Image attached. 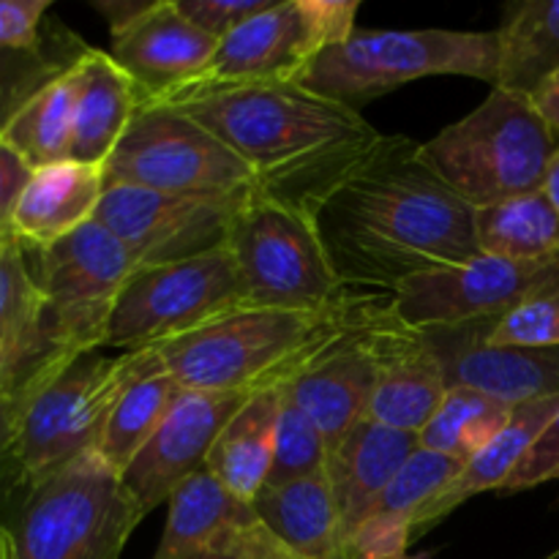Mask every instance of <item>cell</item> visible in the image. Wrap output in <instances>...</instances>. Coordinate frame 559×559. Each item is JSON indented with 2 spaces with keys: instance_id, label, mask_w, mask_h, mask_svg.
Here are the masks:
<instances>
[{
  "instance_id": "19",
  "label": "cell",
  "mask_w": 559,
  "mask_h": 559,
  "mask_svg": "<svg viewBox=\"0 0 559 559\" xmlns=\"http://www.w3.org/2000/svg\"><path fill=\"white\" fill-rule=\"evenodd\" d=\"M369 347L377 371L369 418L396 431L420 435L448 393L440 358L424 333L393 320L391 304L371 328Z\"/></svg>"
},
{
  "instance_id": "25",
  "label": "cell",
  "mask_w": 559,
  "mask_h": 559,
  "mask_svg": "<svg viewBox=\"0 0 559 559\" xmlns=\"http://www.w3.org/2000/svg\"><path fill=\"white\" fill-rule=\"evenodd\" d=\"M418 448V435L396 431L366 418L331 453L328 475L347 538Z\"/></svg>"
},
{
  "instance_id": "2",
  "label": "cell",
  "mask_w": 559,
  "mask_h": 559,
  "mask_svg": "<svg viewBox=\"0 0 559 559\" xmlns=\"http://www.w3.org/2000/svg\"><path fill=\"white\" fill-rule=\"evenodd\" d=\"M153 104L194 118L249 164L260 189L309 213L382 136L358 109L298 82H200Z\"/></svg>"
},
{
  "instance_id": "49",
  "label": "cell",
  "mask_w": 559,
  "mask_h": 559,
  "mask_svg": "<svg viewBox=\"0 0 559 559\" xmlns=\"http://www.w3.org/2000/svg\"><path fill=\"white\" fill-rule=\"evenodd\" d=\"M551 480H559V469H557V475H555V478H551Z\"/></svg>"
},
{
  "instance_id": "8",
  "label": "cell",
  "mask_w": 559,
  "mask_h": 559,
  "mask_svg": "<svg viewBox=\"0 0 559 559\" xmlns=\"http://www.w3.org/2000/svg\"><path fill=\"white\" fill-rule=\"evenodd\" d=\"M156 358V347L120 355L91 349L52 371L36 388L22 415L20 464L25 480L41 478L82 453L96 451L118 399Z\"/></svg>"
},
{
  "instance_id": "34",
  "label": "cell",
  "mask_w": 559,
  "mask_h": 559,
  "mask_svg": "<svg viewBox=\"0 0 559 559\" xmlns=\"http://www.w3.org/2000/svg\"><path fill=\"white\" fill-rule=\"evenodd\" d=\"M44 322L47 306L27 262L25 246L16 238H5L0 243V347L49 342Z\"/></svg>"
},
{
  "instance_id": "17",
  "label": "cell",
  "mask_w": 559,
  "mask_h": 559,
  "mask_svg": "<svg viewBox=\"0 0 559 559\" xmlns=\"http://www.w3.org/2000/svg\"><path fill=\"white\" fill-rule=\"evenodd\" d=\"M491 322L420 331L440 358L448 388H473L511 407L559 396V347H491Z\"/></svg>"
},
{
  "instance_id": "28",
  "label": "cell",
  "mask_w": 559,
  "mask_h": 559,
  "mask_svg": "<svg viewBox=\"0 0 559 559\" xmlns=\"http://www.w3.org/2000/svg\"><path fill=\"white\" fill-rule=\"evenodd\" d=\"M500 36V91L533 96L559 71V0H524L508 9Z\"/></svg>"
},
{
  "instance_id": "31",
  "label": "cell",
  "mask_w": 559,
  "mask_h": 559,
  "mask_svg": "<svg viewBox=\"0 0 559 559\" xmlns=\"http://www.w3.org/2000/svg\"><path fill=\"white\" fill-rule=\"evenodd\" d=\"M511 404L497 402L473 388H448L435 418L418 435V445L467 464L500 435L511 418Z\"/></svg>"
},
{
  "instance_id": "35",
  "label": "cell",
  "mask_w": 559,
  "mask_h": 559,
  "mask_svg": "<svg viewBox=\"0 0 559 559\" xmlns=\"http://www.w3.org/2000/svg\"><path fill=\"white\" fill-rule=\"evenodd\" d=\"M328 469V445L309 415L289 399L282 385V413L276 424V445L265 486H284Z\"/></svg>"
},
{
  "instance_id": "22",
  "label": "cell",
  "mask_w": 559,
  "mask_h": 559,
  "mask_svg": "<svg viewBox=\"0 0 559 559\" xmlns=\"http://www.w3.org/2000/svg\"><path fill=\"white\" fill-rule=\"evenodd\" d=\"M104 189L102 167L71 158L33 169L11 218V235L27 249H47L96 218Z\"/></svg>"
},
{
  "instance_id": "5",
  "label": "cell",
  "mask_w": 559,
  "mask_h": 559,
  "mask_svg": "<svg viewBox=\"0 0 559 559\" xmlns=\"http://www.w3.org/2000/svg\"><path fill=\"white\" fill-rule=\"evenodd\" d=\"M557 147L555 134L527 96L491 87L467 118L426 142L424 158L478 211L544 189Z\"/></svg>"
},
{
  "instance_id": "27",
  "label": "cell",
  "mask_w": 559,
  "mask_h": 559,
  "mask_svg": "<svg viewBox=\"0 0 559 559\" xmlns=\"http://www.w3.org/2000/svg\"><path fill=\"white\" fill-rule=\"evenodd\" d=\"M278 413L282 385L251 393L243 407L227 420L207 456V469L238 500L254 502V497L265 489L276 445Z\"/></svg>"
},
{
  "instance_id": "14",
  "label": "cell",
  "mask_w": 559,
  "mask_h": 559,
  "mask_svg": "<svg viewBox=\"0 0 559 559\" xmlns=\"http://www.w3.org/2000/svg\"><path fill=\"white\" fill-rule=\"evenodd\" d=\"M243 197L162 194L134 186H109L98 202L96 222L129 249L136 265H167L227 249L229 227Z\"/></svg>"
},
{
  "instance_id": "45",
  "label": "cell",
  "mask_w": 559,
  "mask_h": 559,
  "mask_svg": "<svg viewBox=\"0 0 559 559\" xmlns=\"http://www.w3.org/2000/svg\"><path fill=\"white\" fill-rule=\"evenodd\" d=\"M544 194L549 197L551 205L557 207L559 213V147L555 153V158H551L549 169H546V178H544Z\"/></svg>"
},
{
  "instance_id": "3",
  "label": "cell",
  "mask_w": 559,
  "mask_h": 559,
  "mask_svg": "<svg viewBox=\"0 0 559 559\" xmlns=\"http://www.w3.org/2000/svg\"><path fill=\"white\" fill-rule=\"evenodd\" d=\"M380 300L353 293L317 311L240 306L156 349L186 391L251 396L284 385L322 349L371 325L388 306H377Z\"/></svg>"
},
{
  "instance_id": "18",
  "label": "cell",
  "mask_w": 559,
  "mask_h": 559,
  "mask_svg": "<svg viewBox=\"0 0 559 559\" xmlns=\"http://www.w3.org/2000/svg\"><path fill=\"white\" fill-rule=\"evenodd\" d=\"M216 47V38L191 25L175 0H153L145 14L112 33L109 55L136 85L140 104H153L200 82Z\"/></svg>"
},
{
  "instance_id": "11",
  "label": "cell",
  "mask_w": 559,
  "mask_h": 559,
  "mask_svg": "<svg viewBox=\"0 0 559 559\" xmlns=\"http://www.w3.org/2000/svg\"><path fill=\"white\" fill-rule=\"evenodd\" d=\"M25 251L47 306L49 342L74 355L104 349L115 304L140 267L129 249L93 218L47 249Z\"/></svg>"
},
{
  "instance_id": "23",
  "label": "cell",
  "mask_w": 559,
  "mask_h": 559,
  "mask_svg": "<svg viewBox=\"0 0 559 559\" xmlns=\"http://www.w3.org/2000/svg\"><path fill=\"white\" fill-rule=\"evenodd\" d=\"M140 93L112 55L87 47L74 63V142L71 162L102 167L123 140Z\"/></svg>"
},
{
  "instance_id": "38",
  "label": "cell",
  "mask_w": 559,
  "mask_h": 559,
  "mask_svg": "<svg viewBox=\"0 0 559 559\" xmlns=\"http://www.w3.org/2000/svg\"><path fill=\"white\" fill-rule=\"evenodd\" d=\"M38 385L14 393V396L0 399V516H3L5 508L11 506L16 491L25 484V473H22L20 464V424L27 402H31Z\"/></svg>"
},
{
  "instance_id": "7",
  "label": "cell",
  "mask_w": 559,
  "mask_h": 559,
  "mask_svg": "<svg viewBox=\"0 0 559 559\" xmlns=\"http://www.w3.org/2000/svg\"><path fill=\"white\" fill-rule=\"evenodd\" d=\"M227 249L243 276L249 306L317 311L344 300L314 216L257 186L243 197Z\"/></svg>"
},
{
  "instance_id": "33",
  "label": "cell",
  "mask_w": 559,
  "mask_h": 559,
  "mask_svg": "<svg viewBox=\"0 0 559 559\" xmlns=\"http://www.w3.org/2000/svg\"><path fill=\"white\" fill-rule=\"evenodd\" d=\"M85 44L69 31L44 25L41 38L25 49H0V136L36 93L71 69Z\"/></svg>"
},
{
  "instance_id": "39",
  "label": "cell",
  "mask_w": 559,
  "mask_h": 559,
  "mask_svg": "<svg viewBox=\"0 0 559 559\" xmlns=\"http://www.w3.org/2000/svg\"><path fill=\"white\" fill-rule=\"evenodd\" d=\"M273 3L276 0H175L180 14L216 41L227 38L229 33L271 9Z\"/></svg>"
},
{
  "instance_id": "44",
  "label": "cell",
  "mask_w": 559,
  "mask_h": 559,
  "mask_svg": "<svg viewBox=\"0 0 559 559\" xmlns=\"http://www.w3.org/2000/svg\"><path fill=\"white\" fill-rule=\"evenodd\" d=\"M151 3L153 0H147V3H131V0H98L96 9L107 16L109 33H118L123 31L126 25H131L136 16L145 14V11L151 9Z\"/></svg>"
},
{
  "instance_id": "46",
  "label": "cell",
  "mask_w": 559,
  "mask_h": 559,
  "mask_svg": "<svg viewBox=\"0 0 559 559\" xmlns=\"http://www.w3.org/2000/svg\"><path fill=\"white\" fill-rule=\"evenodd\" d=\"M0 559H14V557H11V540H9V533H5L3 524H0Z\"/></svg>"
},
{
  "instance_id": "47",
  "label": "cell",
  "mask_w": 559,
  "mask_h": 559,
  "mask_svg": "<svg viewBox=\"0 0 559 559\" xmlns=\"http://www.w3.org/2000/svg\"><path fill=\"white\" fill-rule=\"evenodd\" d=\"M407 559H431V555H415V557H407Z\"/></svg>"
},
{
  "instance_id": "20",
  "label": "cell",
  "mask_w": 559,
  "mask_h": 559,
  "mask_svg": "<svg viewBox=\"0 0 559 559\" xmlns=\"http://www.w3.org/2000/svg\"><path fill=\"white\" fill-rule=\"evenodd\" d=\"M374 322L338 338L314 360H309L293 380L284 382L289 399L320 429L328 445V459L360 420L369 418L377 377L374 355L369 347V333Z\"/></svg>"
},
{
  "instance_id": "10",
  "label": "cell",
  "mask_w": 559,
  "mask_h": 559,
  "mask_svg": "<svg viewBox=\"0 0 559 559\" xmlns=\"http://www.w3.org/2000/svg\"><path fill=\"white\" fill-rule=\"evenodd\" d=\"M240 306H249V293L229 249L167 265H142L115 304L104 349L162 347Z\"/></svg>"
},
{
  "instance_id": "37",
  "label": "cell",
  "mask_w": 559,
  "mask_h": 559,
  "mask_svg": "<svg viewBox=\"0 0 559 559\" xmlns=\"http://www.w3.org/2000/svg\"><path fill=\"white\" fill-rule=\"evenodd\" d=\"M69 358H74V353H66L49 342L0 347V399L38 385Z\"/></svg>"
},
{
  "instance_id": "41",
  "label": "cell",
  "mask_w": 559,
  "mask_h": 559,
  "mask_svg": "<svg viewBox=\"0 0 559 559\" xmlns=\"http://www.w3.org/2000/svg\"><path fill=\"white\" fill-rule=\"evenodd\" d=\"M49 0H0V49H25L41 38Z\"/></svg>"
},
{
  "instance_id": "36",
  "label": "cell",
  "mask_w": 559,
  "mask_h": 559,
  "mask_svg": "<svg viewBox=\"0 0 559 559\" xmlns=\"http://www.w3.org/2000/svg\"><path fill=\"white\" fill-rule=\"evenodd\" d=\"M486 342L491 347H559V289L535 295L491 322Z\"/></svg>"
},
{
  "instance_id": "4",
  "label": "cell",
  "mask_w": 559,
  "mask_h": 559,
  "mask_svg": "<svg viewBox=\"0 0 559 559\" xmlns=\"http://www.w3.org/2000/svg\"><path fill=\"white\" fill-rule=\"evenodd\" d=\"M145 519L98 451L22 484L0 516L14 559H120Z\"/></svg>"
},
{
  "instance_id": "48",
  "label": "cell",
  "mask_w": 559,
  "mask_h": 559,
  "mask_svg": "<svg viewBox=\"0 0 559 559\" xmlns=\"http://www.w3.org/2000/svg\"><path fill=\"white\" fill-rule=\"evenodd\" d=\"M546 559H559V549L555 551V555H549V557H546Z\"/></svg>"
},
{
  "instance_id": "24",
  "label": "cell",
  "mask_w": 559,
  "mask_h": 559,
  "mask_svg": "<svg viewBox=\"0 0 559 559\" xmlns=\"http://www.w3.org/2000/svg\"><path fill=\"white\" fill-rule=\"evenodd\" d=\"M559 413V396L538 399V402L516 404L511 409V418L502 426L500 435L484 448V451L475 453L467 464L462 467V473L429 502V506L420 511L418 522H415V538L426 535L429 530H435L442 519L451 516L456 508H462L464 502L473 500L475 495H484V491H497L500 495L502 486L508 484V478L513 475V469L524 462L533 445L538 442V437L549 429L551 420Z\"/></svg>"
},
{
  "instance_id": "15",
  "label": "cell",
  "mask_w": 559,
  "mask_h": 559,
  "mask_svg": "<svg viewBox=\"0 0 559 559\" xmlns=\"http://www.w3.org/2000/svg\"><path fill=\"white\" fill-rule=\"evenodd\" d=\"M153 559H300L271 533L254 506L229 495L211 469L191 475L167 502Z\"/></svg>"
},
{
  "instance_id": "30",
  "label": "cell",
  "mask_w": 559,
  "mask_h": 559,
  "mask_svg": "<svg viewBox=\"0 0 559 559\" xmlns=\"http://www.w3.org/2000/svg\"><path fill=\"white\" fill-rule=\"evenodd\" d=\"M180 393V385L164 366L162 355L147 371H142L123 396L115 404L107 426L102 431L96 451L112 464L118 473H123L136 453L145 448V442L156 435L162 426L164 415L173 407L175 396Z\"/></svg>"
},
{
  "instance_id": "6",
  "label": "cell",
  "mask_w": 559,
  "mask_h": 559,
  "mask_svg": "<svg viewBox=\"0 0 559 559\" xmlns=\"http://www.w3.org/2000/svg\"><path fill=\"white\" fill-rule=\"evenodd\" d=\"M475 76L497 85L500 36L497 31H358L328 47L300 85L358 109L360 102L424 80Z\"/></svg>"
},
{
  "instance_id": "42",
  "label": "cell",
  "mask_w": 559,
  "mask_h": 559,
  "mask_svg": "<svg viewBox=\"0 0 559 559\" xmlns=\"http://www.w3.org/2000/svg\"><path fill=\"white\" fill-rule=\"evenodd\" d=\"M31 164L0 136V238H14L11 235V218H14L22 191L31 183Z\"/></svg>"
},
{
  "instance_id": "13",
  "label": "cell",
  "mask_w": 559,
  "mask_h": 559,
  "mask_svg": "<svg viewBox=\"0 0 559 559\" xmlns=\"http://www.w3.org/2000/svg\"><path fill=\"white\" fill-rule=\"evenodd\" d=\"M559 289V257L508 262L478 254L462 265L437 267L404 282L388 298L393 320L409 331L500 320L535 295Z\"/></svg>"
},
{
  "instance_id": "26",
  "label": "cell",
  "mask_w": 559,
  "mask_h": 559,
  "mask_svg": "<svg viewBox=\"0 0 559 559\" xmlns=\"http://www.w3.org/2000/svg\"><path fill=\"white\" fill-rule=\"evenodd\" d=\"M251 506L271 533L300 559H349L347 530L328 469L293 484L265 486Z\"/></svg>"
},
{
  "instance_id": "1",
  "label": "cell",
  "mask_w": 559,
  "mask_h": 559,
  "mask_svg": "<svg viewBox=\"0 0 559 559\" xmlns=\"http://www.w3.org/2000/svg\"><path fill=\"white\" fill-rule=\"evenodd\" d=\"M311 216L347 293L391 298L418 273L480 254L475 207L409 136L382 134Z\"/></svg>"
},
{
  "instance_id": "43",
  "label": "cell",
  "mask_w": 559,
  "mask_h": 559,
  "mask_svg": "<svg viewBox=\"0 0 559 559\" xmlns=\"http://www.w3.org/2000/svg\"><path fill=\"white\" fill-rule=\"evenodd\" d=\"M530 102H533V107L538 109V115L546 120V126L559 142V71L530 96Z\"/></svg>"
},
{
  "instance_id": "40",
  "label": "cell",
  "mask_w": 559,
  "mask_h": 559,
  "mask_svg": "<svg viewBox=\"0 0 559 559\" xmlns=\"http://www.w3.org/2000/svg\"><path fill=\"white\" fill-rule=\"evenodd\" d=\"M559 469V413L551 420L549 429L538 437L533 451L524 456V462L513 469L508 484L502 486L500 495H519V491L535 489L540 484H549Z\"/></svg>"
},
{
  "instance_id": "50",
  "label": "cell",
  "mask_w": 559,
  "mask_h": 559,
  "mask_svg": "<svg viewBox=\"0 0 559 559\" xmlns=\"http://www.w3.org/2000/svg\"><path fill=\"white\" fill-rule=\"evenodd\" d=\"M3 240H5V238H0V243H3Z\"/></svg>"
},
{
  "instance_id": "16",
  "label": "cell",
  "mask_w": 559,
  "mask_h": 559,
  "mask_svg": "<svg viewBox=\"0 0 559 559\" xmlns=\"http://www.w3.org/2000/svg\"><path fill=\"white\" fill-rule=\"evenodd\" d=\"M246 399H249L246 393H211L180 388L156 435L120 473L126 489L140 502L145 516L158 506H167L169 497L191 475L207 467V456H211L218 435L227 420L243 407Z\"/></svg>"
},
{
  "instance_id": "21",
  "label": "cell",
  "mask_w": 559,
  "mask_h": 559,
  "mask_svg": "<svg viewBox=\"0 0 559 559\" xmlns=\"http://www.w3.org/2000/svg\"><path fill=\"white\" fill-rule=\"evenodd\" d=\"M464 464L418 448L347 538L349 559H407L420 511L462 473Z\"/></svg>"
},
{
  "instance_id": "32",
  "label": "cell",
  "mask_w": 559,
  "mask_h": 559,
  "mask_svg": "<svg viewBox=\"0 0 559 559\" xmlns=\"http://www.w3.org/2000/svg\"><path fill=\"white\" fill-rule=\"evenodd\" d=\"M3 140L33 169L69 162L74 142V66L25 104Z\"/></svg>"
},
{
  "instance_id": "9",
  "label": "cell",
  "mask_w": 559,
  "mask_h": 559,
  "mask_svg": "<svg viewBox=\"0 0 559 559\" xmlns=\"http://www.w3.org/2000/svg\"><path fill=\"white\" fill-rule=\"evenodd\" d=\"M104 186L235 200L260 186L249 164L205 126L167 104H140L104 164Z\"/></svg>"
},
{
  "instance_id": "29",
  "label": "cell",
  "mask_w": 559,
  "mask_h": 559,
  "mask_svg": "<svg viewBox=\"0 0 559 559\" xmlns=\"http://www.w3.org/2000/svg\"><path fill=\"white\" fill-rule=\"evenodd\" d=\"M480 254L508 262H546L559 257V213L544 189L475 211Z\"/></svg>"
},
{
  "instance_id": "12",
  "label": "cell",
  "mask_w": 559,
  "mask_h": 559,
  "mask_svg": "<svg viewBox=\"0 0 559 559\" xmlns=\"http://www.w3.org/2000/svg\"><path fill=\"white\" fill-rule=\"evenodd\" d=\"M358 11L360 0H276L271 9L218 41L216 55L200 82L300 85L328 47L353 36Z\"/></svg>"
}]
</instances>
